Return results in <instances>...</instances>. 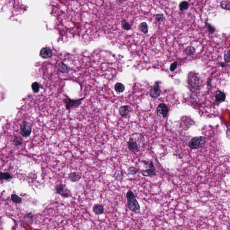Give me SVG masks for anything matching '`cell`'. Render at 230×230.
<instances>
[{"label":"cell","mask_w":230,"mask_h":230,"mask_svg":"<svg viewBox=\"0 0 230 230\" xmlns=\"http://www.w3.org/2000/svg\"><path fill=\"white\" fill-rule=\"evenodd\" d=\"M126 198L128 207L129 210L136 214L139 213L140 212V206L133 192L131 191H128Z\"/></svg>","instance_id":"6da1fadb"},{"label":"cell","mask_w":230,"mask_h":230,"mask_svg":"<svg viewBox=\"0 0 230 230\" xmlns=\"http://www.w3.org/2000/svg\"><path fill=\"white\" fill-rule=\"evenodd\" d=\"M142 162L148 167L147 170H144L142 172V174L143 176L145 177H152L156 175V168L152 160H143Z\"/></svg>","instance_id":"7a4b0ae2"},{"label":"cell","mask_w":230,"mask_h":230,"mask_svg":"<svg viewBox=\"0 0 230 230\" xmlns=\"http://www.w3.org/2000/svg\"><path fill=\"white\" fill-rule=\"evenodd\" d=\"M206 143V139L203 137H196L189 141L188 145L192 149H198L203 146Z\"/></svg>","instance_id":"3957f363"},{"label":"cell","mask_w":230,"mask_h":230,"mask_svg":"<svg viewBox=\"0 0 230 230\" xmlns=\"http://www.w3.org/2000/svg\"><path fill=\"white\" fill-rule=\"evenodd\" d=\"M188 83L194 88L199 87L201 84V80L198 75L195 73H190L188 76Z\"/></svg>","instance_id":"277c9868"},{"label":"cell","mask_w":230,"mask_h":230,"mask_svg":"<svg viewBox=\"0 0 230 230\" xmlns=\"http://www.w3.org/2000/svg\"><path fill=\"white\" fill-rule=\"evenodd\" d=\"M20 130L22 135L27 137L30 136L32 133V125L27 121H23L20 126Z\"/></svg>","instance_id":"5b68a950"},{"label":"cell","mask_w":230,"mask_h":230,"mask_svg":"<svg viewBox=\"0 0 230 230\" xmlns=\"http://www.w3.org/2000/svg\"><path fill=\"white\" fill-rule=\"evenodd\" d=\"M55 190L57 193L63 197L67 198L71 195V192L69 190L67 189L66 186L63 184L57 185L55 187Z\"/></svg>","instance_id":"8992f818"},{"label":"cell","mask_w":230,"mask_h":230,"mask_svg":"<svg viewBox=\"0 0 230 230\" xmlns=\"http://www.w3.org/2000/svg\"><path fill=\"white\" fill-rule=\"evenodd\" d=\"M168 112V107L165 104H160L156 108L157 116L160 117L164 118L167 116Z\"/></svg>","instance_id":"52a82bcc"},{"label":"cell","mask_w":230,"mask_h":230,"mask_svg":"<svg viewBox=\"0 0 230 230\" xmlns=\"http://www.w3.org/2000/svg\"><path fill=\"white\" fill-rule=\"evenodd\" d=\"M127 145L128 149L131 152H138L139 151V147L138 146V144L132 137H131L129 138V141L127 143Z\"/></svg>","instance_id":"ba28073f"},{"label":"cell","mask_w":230,"mask_h":230,"mask_svg":"<svg viewBox=\"0 0 230 230\" xmlns=\"http://www.w3.org/2000/svg\"><path fill=\"white\" fill-rule=\"evenodd\" d=\"M52 55V51L49 47L43 48L40 52V55L43 59L50 58L51 57Z\"/></svg>","instance_id":"9c48e42d"},{"label":"cell","mask_w":230,"mask_h":230,"mask_svg":"<svg viewBox=\"0 0 230 230\" xmlns=\"http://www.w3.org/2000/svg\"><path fill=\"white\" fill-rule=\"evenodd\" d=\"M160 93V89L159 84L156 83L150 91V95L152 98H156L159 96Z\"/></svg>","instance_id":"30bf717a"},{"label":"cell","mask_w":230,"mask_h":230,"mask_svg":"<svg viewBox=\"0 0 230 230\" xmlns=\"http://www.w3.org/2000/svg\"><path fill=\"white\" fill-rule=\"evenodd\" d=\"M81 178V176L79 173L76 172H71L69 175L68 179L72 182H76L79 181Z\"/></svg>","instance_id":"8fae6325"},{"label":"cell","mask_w":230,"mask_h":230,"mask_svg":"<svg viewBox=\"0 0 230 230\" xmlns=\"http://www.w3.org/2000/svg\"><path fill=\"white\" fill-rule=\"evenodd\" d=\"M215 97L216 100L218 102H223L226 99V95L223 92L218 91L216 93Z\"/></svg>","instance_id":"7c38bea8"},{"label":"cell","mask_w":230,"mask_h":230,"mask_svg":"<svg viewBox=\"0 0 230 230\" xmlns=\"http://www.w3.org/2000/svg\"><path fill=\"white\" fill-rule=\"evenodd\" d=\"M93 210L96 214H102L104 212L103 207L102 205L96 204L93 207Z\"/></svg>","instance_id":"4fadbf2b"},{"label":"cell","mask_w":230,"mask_h":230,"mask_svg":"<svg viewBox=\"0 0 230 230\" xmlns=\"http://www.w3.org/2000/svg\"><path fill=\"white\" fill-rule=\"evenodd\" d=\"M129 108L128 106H122L120 108L119 112L121 116H126L129 112Z\"/></svg>","instance_id":"5bb4252c"},{"label":"cell","mask_w":230,"mask_h":230,"mask_svg":"<svg viewBox=\"0 0 230 230\" xmlns=\"http://www.w3.org/2000/svg\"><path fill=\"white\" fill-rule=\"evenodd\" d=\"M139 29L142 32L144 33V34H147V33H148V25L147 24V23H145V22H143V23L140 24L139 26Z\"/></svg>","instance_id":"9a60e30c"},{"label":"cell","mask_w":230,"mask_h":230,"mask_svg":"<svg viewBox=\"0 0 230 230\" xmlns=\"http://www.w3.org/2000/svg\"><path fill=\"white\" fill-rule=\"evenodd\" d=\"M12 176L9 172H1V174H0V179L1 180V181H2L3 180H8L12 179Z\"/></svg>","instance_id":"2e32d148"},{"label":"cell","mask_w":230,"mask_h":230,"mask_svg":"<svg viewBox=\"0 0 230 230\" xmlns=\"http://www.w3.org/2000/svg\"><path fill=\"white\" fill-rule=\"evenodd\" d=\"M114 177L117 181H120L123 180L124 178V174L121 171L117 170L115 172Z\"/></svg>","instance_id":"e0dca14e"},{"label":"cell","mask_w":230,"mask_h":230,"mask_svg":"<svg viewBox=\"0 0 230 230\" xmlns=\"http://www.w3.org/2000/svg\"><path fill=\"white\" fill-rule=\"evenodd\" d=\"M114 89L118 93H122L124 91V86L122 84L118 83L115 85Z\"/></svg>","instance_id":"ac0fdd59"},{"label":"cell","mask_w":230,"mask_h":230,"mask_svg":"<svg viewBox=\"0 0 230 230\" xmlns=\"http://www.w3.org/2000/svg\"><path fill=\"white\" fill-rule=\"evenodd\" d=\"M222 8L226 10H230V0H224L221 3Z\"/></svg>","instance_id":"d6986e66"},{"label":"cell","mask_w":230,"mask_h":230,"mask_svg":"<svg viewBox=\"0 0 230 230\" xmlns=\"http://www.w3.org/2000/svg\"><path fill=\"white\" fill-rule=\"evenodd\" d=\"M11 199H12V201L14 203H20L22 202V200L20 197L16 194H12Z\"/></svg>","instance_id":"ffe728a7"},{"label":"cell","mask_w":230,"mask_h":230,"mask_svg":"<svg viewBox=\"0 0 230 230\" xmlns=\"http://www.w3.org/2000/svg\"><path fill=\"white\" fill-rule=\"evenodd\" d=\"M189 3L187 1H183L180 3L179 8L181 11H184L188 9Z\"/></svg>","instance_id":"44dd1931"},{"label":"cell","mask_w":230,"mask_h":230,"mask_svg":"<svg viewBox=\"0 0 230 230\" xmlns=\"http://www.w3.org/2000/svg\"><path fill=\"white\" fill-rule=\"evenodd\" d=\"M185 53L188 55H194L195 52V49L192 46H189L186 48L185 50Z\"/></svg>","instance_id":"7402d4cb"},{"label":"cell","mask_w":230,"mask_h":230,"mask_svg":"<svg viewBox=\"0 0 230 230\" xmlns=\"http://www.w3.org/2000/svg\"><path fill=\"white\" fill-rule=\"evenodd\" d=\"M121 23H122V28L124 30L128 31V30H131V24L125 20H123Z\"/></svg>","instance_id":"603a6c76"},{"label":"cell","mask_w":230,"mask_h":230,"mask_svg":"<svg viewBox=\"0 0 230 230\" xmlns=\"http://www.w3.org/2000/svg\"><path fill=\"white\" fill-rule=\"evenodd\" d=\"M128 173L129 175H135L139 171V169L135 166H131L128 169Z\"/></svg>","instance_id":"cb8c5ba5"},{"label":"cell","mask_w":230,"mask_h":230,"mask_svg":"<svg viewBox=\"0 0 230 230\" xmlns=\"http://www.w3.org/2000/svg\"><path fill=\"white\" fill-rule=\"evenodd\" d=\"M13 142L16 146H20L23 143V140L20 137L16 136L14 139Z\"/></svg>","instance_id":"d4e9b609"},{"label":"cell","mask_w":230,"mask_h":230,"mask_svg":"<svg viewBox=\"0 0 230 230\" xmlns=\"http://www.w3.org/2000/svg\"><path fill=\"white\" fill-rule=\"evenodd\" d=\"M32 91L34 93L38 92L40 90V85L39 83L37 82H34L32 84Z\"/></svg>","instance_id":"484cf974"},{"label":"cell","mask_w":230,"mask_h":230,"mask_svg":"<svg viewBox=\"0 0 230 230\" xmlns=\"http://www.w3.org/2000/svg\"><path fill=\"white\" fill-rule=\"evenodd\" d=\"M33 217H34L33 215L32 214H28L24 216V219L25 220H28L29 219V221L30 223H33Z\"/></svg>","instance_id":"4316f807"},{"label":"cell","mask_w":230,"mask_h":230,"mask_svg":"<svg viewBox=\"0 0 230 230\" xmlns=\"http://www.w3.org/2000/svg\"><path fill=\"white\" fill-rule=\"evenodd\" d=\"M224 59L227 63L230 62V49L227 50L224 54Z\"/></svg>","instance_id":"83f0119b"},{"label":"cell","mask_w":230,"mask_h":230,"mask_svg":"<svg viewBox=\"0 0 230 230\" xmlns=\"http://www.w3.org/2000/svg\"><path fill=\"white\" fill-rule=\"evenodd\" d=\"M164 19V17L162 14H156V20L158 22L163 21Z\"/></svg>","instance_id":"f1b7e54d"},{"label":"cell","mask_w":230,"mask_h":230,"mask_svg":"<svg viewBox=\"0 0 230 230\" xmlns=\"http://www.w3.org/2000/svg\"><path fill=\"white\" fill-rule=\"evenodd\" d=\"M206 26L207 27L209 32L211 33H213L214 32H215L214 28H213V26H212L210 24H208V23H206Z\"/></svg>","instance_id":"f546056e"},{"label":"cell","mask_w":230,"mask_h":230,"mask_svg":"<svg viewBox=\"0 0 230 230\" xmlns=\"http://www.w3.org/2000/svg\"><path fill=\"white\" fill-rule=\"evenodd\" d=\"M177 65H178V64H177V61H176V62H174V63H172V64L171 65L170 67V70L171 72H173V71H175L176 68H177Z\"/></svg>","instance_id":"4dcf8cb0"},{"label":"cell","mask_w":230,"mask_h":230,"mask_svg":"<svg viewBox=\"0 0 230 230\" xmlns=\"http://www.w3.org/2000/svg\"><path fill=\"white\" fill-rule=\"evenodd\" d=\"M227 136L228 139H230V129H227Z\"/></svg>","instance_id":"1f68e13d"}]
</instances>
